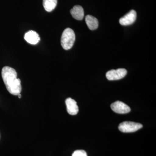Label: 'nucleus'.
I'll return each mask as SVG.
<instances>
[{"label": "nucleus", "mask_w": 156, "mask_h": 156, "mask_svg": "<svg viewBox=\"0 0 156 156\" xmlns=\"http://www.w3.org/2000/svg\"><path fill=\"white\" fill-rule=\"evenodd\" d=\"M57 0H43V4L45 10L48 12L53 11L56 8Z\"/></svg>", "instance_id": "11"}, {"label": "nucleus", "mask_w": 156, "mask_h": 156, "mask_svg": "<svg viewBox=\"0 0 156 156\" xmlns=\"http://www.w3.org/2000/svg\"><path fill=\"white\" fill-rule=\"evenodd\" d=\"M136 13L134 10L129 11L123 17L119 19L120 24L123 26H128L132 24L136 20Z\"/></svg>", "instance_id": "6"}, {"label": "nucleus", "mask_w": 156, "mask_h": 156, "mask_svg": "<svg viewBox=\"0 0 156 156\" xmlns=\"http://www.w3.org/2000/svg\"><path fill=\"white\" fill-rule=\"evenodd\" d=\"M127 74V70L125 69H118L109 71L106 73V76L109 80H117L122 79Z\"/></svg>", "instance_id": "4"}, {"label": "nucleus", "mask_w": 156, "mask_h": 156, "mask_svg": "<svg viewBox=\"0 0 156 156\" xmlns=\"http://www.w3.org/2000/svg\"><path fill=\"white\" fill-rule=\"evenodd\" d=\"M68 113L71 115H76L79 112V108L76 101L69 98L66 100Z\"/></svg>", "instance_id": "7"}, {"label": "nucleus", "mask_w": 156, "mask_h": 156, "mask_svg": "<svg viewBox=\"0 0 156 156\" xmlns=\"http://www.w3.org/2000/svg\"><path fill=\"white\" fill-rule=\"evenodd\" d=\"M70 14L74 19L77 20H82L84 16L83 9L82 6L76 5L71 9Z\"/></svg>", "instance_id": "9"}, {"label": "nucleus", "mask_w": 156, "mask_h": 156, "mask_svg": "<svg viewBox=\"0 0 156 156\" xmlns=\"http://www.w3.org/2000/svg\"><path fill=\"white\" fill-rule=\"evenodd\" d=\"M18 95V98H21V94H18V95Z\"/></svg>", "instance_id": "13"}, {"label": "nucleus", "mask_w": 156, "mask_h": 156, "mask_svg": "<svg viewBox=\"0 0 156 156\" xmlns=\"http://www.w3.org/2000/svg\"><path fill=\"white\" fill-rule=\"evenodd\" d=\"M111 107L117 113L126 114L131 111V108L128 105L119 101L112 104Z\"/></svg>", "instance_id": "5"}, {"label": "nucleus", "mask_w": 156, "mask_h": 156, "mask_svg": "<svg viewBox=\"0 0 156 156\" xmlns=\"http://www.w3.org/2000/svg\"><path fill=\"white\" fill-rule=\"evenodd\" d=\"M2 75L8 91L12 95L20 94L22 90L21 81L17 78L16 70L9 66H5L2 69Z\"/></svg>", "instance_id": "1"}, {"label": "nucleus", "mask_w": 156, "mask_h": 156, "mask_svg": "<svg viewBox=\"0 0 156 156\" xmlns=\"http://www.w3.org/2000/svg\"><path fill=\"white\" fill-rule=\"evenodd\" d=\"M85 20L87 26L91 30H95L98 27V20L95 17L92 15H88L86 16Z\"/></svg>", "instance_id": "10"}, {"label": "nucleus", "mask_w": 156, "mask_h": 156, "mask_svg": "<svg viewBox=\"0 0 156 156\" xmlns=\"http://www.w3.org/2000/svg\"><path fill=\"white\" fill-rule=\"evenodd\" d=\"M24 39L27 43L33 45L36 44L40 41L38 34L33 30H30L27 32L24 35Z\"/></svg>", "instance_id": "8"}, {"label": "nucleus", "mask_w": 156, "mask_h": 156, "mask_svg": "<svg viewBox=\"0 0 156 156\" xmlns=\"http://www.w3.org/2000/svg\"><path fill=\"white\" fill-rule=\"evenodd\" d=\"M142 124L132 122H124L120 124L119 129L124 133H131L142 128Z\"/></svg>", "instance_id": "3"}, {"label": "nucleus", "mask_w": 156, "mask_h": 156, "mask_svg": "<svg viewBox=\"0 0 156 156\" xmlns=\"http://www.w3.org/2000/svg\"><path fill=\"white\" fill-rule=\"evenodd\" d=\"M74 32L72 29H66L62 35L61 44L62 48L65 50H69L72 48L75 41Z\"/></svg>", "instance_id": "2"}, {"label": "nucleus", "mask_w": 156, "mask_h": 156, "mask_svg": "<svg viewBox=\"0 0 156 156\" xmlns=\"http://www.w3.org/2000/svg\"><path fill=\"white\" fill-rule=\"evenodd\" d=\"M72 156H87V154L85 151L76 150L74 152Z\"/></svg>", "instance_id": "12"}]
</instances>
